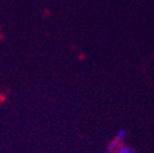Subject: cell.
<instances>
[{
  "mask_svg": "<svg viewBox=\"0 0 154 153\" xmlns=\"http://www.w3.org/2000/svg\"><path fill=\"white\" fill-rule=\"evenodd\" d=\"M119 153H133V149L129 147H124L119 151Z\"/></svg>",
  "mask_w": 154,
  "mask_h": 153,
  "instance_id": "cell-1",
  "label": "cell"
},
{
  "mask_svg": "<svg viewBox=\"0 0 154 153\" xmlns=\"http://www.w3.org/2000/svg\"><path fill=\"white\" fill-rule=\"evenodd\" d=\"M125 135H126V131H125V129L120 128V129L119 130V132H118V136H119V138L120 139H123L125 138Z\"/></svg>",
  "mask_w": 154,
  "mask_h": 153,
  "instance_id": "cell-2",
  "label": "cell"
},
{
  "mask_svg": "<svg viewBox=\"0 0 154 153\" xmlns=\"http://www.w3.org/2000/svg\"><path fill=\"white\" fill-rule=\"evenodd\" d=\"M105 153H106V152H105Z\"/></svg>",
  "mask_w": 154,
  "mask_h": 153,
  "instance_id": "cell-3",
  "label": "cell"
}]
</instances>
